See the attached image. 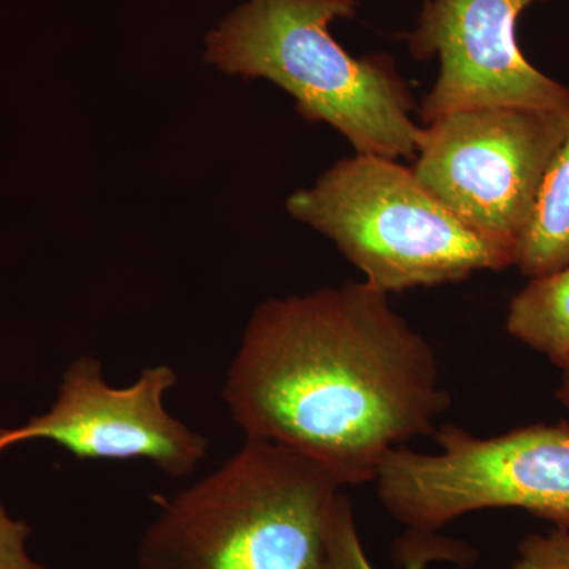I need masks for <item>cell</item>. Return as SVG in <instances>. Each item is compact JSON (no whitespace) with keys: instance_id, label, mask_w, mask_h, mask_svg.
<instances>
[{"instance_id":"13","label":"cell","mask_w":569,"mask_h":569,"mask_svg":"<svg viewBox=\"0 0 569 569\" xmlns=\"http://www.w3.org/2000/svg\"><path fill=\"white\" fill-rule=\"evenodd\" d=\"M28 523L11 518L0 500V569H47L28 550Z\"/></svg>"},{"instance_id":"7","label":"cell","mask_w":569,"mask_h":569,"mask_svg":"<svg viewBox=\"0 0 569 569\" xmlns=\"http://www.w3.org/2000/svg\"><path fill=\"white\" fill-rule=\"evenodd\" d=\"M176 385L173 367L160 365L142 369L129 387H110L96 356H78L47 413L0 429V456L14 445L48 440L80 460L142 459L168 477H189L208 456L209 441L164 408Z\"/></svg>"},{"instance_id":"11","label":"cell","mask_w":569,"mask_h":569,"mask_svg":"<svg viewBox=\"0 0 569 569\" xmlns=\"http://www.w3.org/2000/svg\"><path fill=\"white\" fill-rule=\"evenodd\" d=\"M392 557L403 569H426L436 560L467 561L470 548L436 531L408 529L395 542ZM321 569H376L367 559L350 498L340 492L329 519L328 545Z\"/></svg>"},{"instance_id":"14","label":"cell","mask_w":569,"mask_h":569,"mask_svg":"<svg viewBox=\"0 0 569 569\" xmlns=\"http://www.w3.org/2000/svg\"><path fill=\"white\" fill-rule=\"evenodd\" d=\"M556 397L561 406L569 410V370L561 372L560 387L557 388Z\"/></svg>"},{"instance_id":"4","label":"cell","mask_w":569,"mask_h":569,"mask_svg":"<svg viewBox=\"0 0 569 569\" xmlns=\"http://www.w3.org/2000/svg\"><path fill=\"white\" fill-rule=\"evenodd\" d=\"M287 211L335 242L385 293L458 283L515 266V252L460 222L411 168L372 153L339 160Z\"/></svg>"},{"instance_id":"3","label":"cell","mask_w":569,"mask_h":569,"mask_svg":"<svg viewBox=\"0 0 569 569\" xmlns=\"http://www.w3.org/2000/svg\"><path fill=\"white\" fill-rule=\"evenodd\" d=\"M356 10L358 0H244L206 36L204 62L279 86L306 121L328 123L356 153L415 159L422 127L395 59L353 58L329 31Z\"/></svg>"},{"instance_id":"2","label":"cell","mask_w":569,"mask_h":569,"mask_svg":"<svg viewBox=\"0 0 569 569\" xmlns=\"http://www.w3.org/2000/svg\"><path fill=\"white\" fill-rule=\"evenodd\" d=\"M340 479L301 452L246 438L211 475L160 511L137 569H321Z\"/></svg>"},{"instance_id":"6","label":"cell","mask_w":569,"mask_h":569,"mask_svg":"<svg viewBox=\"0 0 569 569\" xmlns=\"http://www.w3.org/2000/svg\"><path fill=\"white\" fill-rule=\"evenodd\" d=\"M569 130L568 112L485 107L422 127L411 168L478 234L515 252L542 178Z\"/></svg>"},{"instance_id":"10","label":"cell","mask_w":569,"mask_h":569,"mask_svg":"<svg viewBox=\"0 0 569 569\" xmlns=\"http://www.w3.org/2000/svg\"><path fill=\"white\" fill-rule=\"evenodd\" d=\"M507 331L569 370V268L529 280L509 305Z\"/></svg>"},{"instance_id":"12","label":"cell","mask_w":569,"mask_h":569,"mask_svg":"<svg viewBox=\"0 0 569 569\" xmlns=\"http://www.w3.org/2000/svg\"><path fill=\"white\" fill-rule=\"evenodd\" d=\"M511 569H569V530L529 533L518 545Z\"/></svg>"},{"instance_id":"9","label":"cell","mask_w":569,"mask_h":569,"mask_svg":"<svg viewBox=\"0 0 569 569\" xmlns=\"http://www.w3.org/2000/svg\"><path fill=\"white\" fill-rule=\"evenodd\" d=\"M515 266L529 280L569 268V130L519 236Z\"/></svg>"},{"instance_id":"8","label":"cell","mask_w":569,"mask_h":569,"mask_svg":"<svg viewBox=\"0 0 569 569\" xmlns=\"http://www.w3.org/2000/svg\"><path fill=\"white\" fill-rule=\"evenodd\" d=\"M537 2L546 0H426L417 28L402 37L417 61H440L419 108L425 126L485 107L569 114V88L535 69L518 43L520 13Z\"/></svg>"},{"instance_id":"5","label":"cell","mask_w":569,"mask_h":569,"mask_svg":"<svg viewBox=\"0 0 569 569\" xmlns=\"http://www.w3.org/2000/svg\"><path fill=\"white\" fill-rule=\"evenodd\" d=\"M436 455L400 447L376 477L381 505L408 529L437 531L468 512L518 508L569 530V425H531L490 438L447 425Z\"/></svg>"},{"instance_id":"1","label":"cell","mask_w":569,"mask_h":569,"mask_svg":"<svg viewBox=\"0 0 569 569\" xmlns=\"http://www.w3.org/2000/svg\"><path fill=\"white\" fill-rule=\"evenodd\" d=\"M222 396L246 438L301 452L343 486L373 482L451 407L432 346L367 282L261 302Z\"/></svg>"}]
</instances>
